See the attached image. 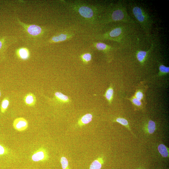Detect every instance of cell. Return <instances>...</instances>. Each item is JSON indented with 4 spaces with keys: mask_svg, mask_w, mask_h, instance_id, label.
I'll use <instances>...</instances> for the list:
<instances>
[{
    "mask_svg": "<svg viewBox=\"0 0 169 169\" xmlns=\"http://www.w3.org/2000/svg\"><path fill=\"white\" fill-rule=\"evenodd\" d=\"M48 157L46 151L44 149H40L32 155L31 158L33 161L37 162L46 160Z\"/></svg>",
    "mask_w": 169,
    "mask_h": 169,
    "instance_id": "5b68a950",
    "label": "cell"
},
{
    "mask_svg": "<svg viewBox=\"0 0 169 169\" xmlns=\"http://www.w3.org/2000/svg\"><path fill=\"white\" fill-rule=\"evenodd\" d=\"M158 150L162 156L166 157L169 155L168 151L166 146L163 144H160L158 146Z\"/></svg>",
    "mask_w": 169,
    "mask_h": 169,
    "instance_id": "5bb4252c",
    "label": "cell"
},
{
    "mask_svg": "<svg viewBox=\"0 0 169 169\" xmlns=\"http://www.w3.org/2000/svg\"><path fill=\"white\" fill-rule=\"evenodd\" d=\"M92 117L91 114H87L81 117L78 121V124L79 126H82L88 124L91 121Z\"/></svg>",
    "mask_w": 169,
    "mask_h": 169,
    "instance_id": "8fae6325",
    "label": "cell"
},
{
    "mask_svg": "<svg viewBox=\"0 0 169 169\" xmlns=\"http://www.w3.org/2000/svg\"><path fill=\"white\" fill-rule=\"evenodd\" d=\"M13 126L15 130L19 131H23L27 128L28 126V122L23 118H18L13 121Z\"/></svg>",
    "mask_w": 169,
    "mask_h": 169,
    "instance_id": "277c9868",
    "label": "cell"
},
{
    "mask_svg": "<svg viewBox=\"0 0 169 169\" xmlns=\"http://www.w3.org/2000/svg\"><path fill=\"white\" fill-rule=\"evenodd\" d=\"M116 122L126 126H128V123L127 120L125 119L118 118L116 120Z\"/></svg>",
    "mask_w": 169,
    "mask_h": 169,
    "instance_id": "cb8c5ba5",
    "label": "cell"
},
{
    "mask_svg": "<svg viewBox=\"0 0 169 169\" xmlns=\"http://www.w3.org/2000/svg\"><path fill=\"white\" fill-rule=\"evenodd\" d=\"M125 11L121 9H117L112 13L111 18L113 21H123L125 18Z\"/></svg>",
    "mask_w": 169,
    "mask_h": 169,
    "instance_id": "52a82bcc",
    "label": "cell"
},
{
    "mask_svg": "<svg viewBox=\"0 0 169 169\" xmlns=\"http://www.w3.org/2000/svg\"><path fill=\"white\" fill-rule=\"evenodd\" d=\"M131 100L133 104L136 106H140L142 105V103L141 101L137 99L135 97H132L131 99Z\"/></svg>",
    "mask_w": 169,
    "mask_h": 169,
    "instance_id": "d4e9b609",
    "label": "cell"
},
{
    "mask_svg": "<svg viewBox=\"0 0 169 169\" xmlns=\"http://www.w3.org/2000/svg\"><path fill=\"white\" fill-rule=\"evenodd\" d=\"M8 152L7 149L0 144V156L6 154Z\"/></svg>",
    "mask_w": 169,
    "mask_h": 169,
    "instance_id": "484cf974",
    "label": "cell"
},
{
    "mask_svg": "<svg viewBox=\"0 0 169 169\" xmlns=\"http://www.w3.org/2000/svg\"><path fill=\"white\" fill-rule=\"evenodd\" d=\"M143 97V94L141 91L138 90L136 92L135 97L139 100H141L142 99Z\"/></svg>",
    "mask_w": 169,
    "mask_h": 169,
    "instance_id": "4316f807",
    "label": "cell"
},
{
    "mask_svg": "<svg viewBox=\"0 0 169 169\" xmlns=\"http://www.w3.org/2000/svg\"><path fill=\"white\" fill-rule=\"evenodd\" d=\"M9 104V101L7 98H5L2 101L1 107V111L2 113H4L6 110Z\"/></svg>",
    "mask_w": 169,
    "mask_h": 169,
    "instance_id": "2e32d148",
    "label": "cell"
},
{
    "mask_svg": "<svg viewBox=\"0 0 169 169\" xmlns=\"http://www.w3.org/2000/svg\"><path fill=\"white\" fill-rule=\"evenodd\" d=\"M156 125L155 122L150 120L148 121L147 128L149 133L151 134L153 133L155 130Z\"/></svg>",
    "mask_w": 169,
    "mask_h": 169,
    "instance_id": "ac0fdd59",
    "label": "cell"
},
{
    "mask_svg": "<svg viewBox=\"0 0 169 169\" xmlns=\"http://www.w3.org/2000/svg\"><path fill=\"white\" fill-rule=\"evenodd\" d=\"M16 53L17 56L22 60H27L30 56L29 50L24 47H21L17 49Z\"/></svg>",
    "mask_w": 169,
    "mask_h": 169,
    "instance_id": "ba28073f",
    "label": "cell"
},
{
    "mask_svg": "<svg viewBox=\"0 0 169 169\" xmlns=\"http://www.w3.org/2000/svg\"><path fill=\"white\" fill-rule=\"evenodd\" d=\"M68 35L66 33H61L52 37L46 43H52L64 41L68 38Z\"/></svg>",
    "mask_w": 169,
    "mask_h": 169,
    "instance_id": "9c48e42d",
    "label": "cell"
},
{
    "mask_svg": "<svg viewBox=\"0 0 169 169\" xmlns=\"http://www.w3.org/2000/svg\"><path fill=\"white\" fill-rule=\"evenodd\" d=\"M24 102L26 105L28 106H33L35 104L36 98L35 96L32 93L26 95L24 99Z\"/></svg>",
    "mask_w": 169,
    "mask_h": 169,
    "instance_id": "30bf717a",
    "label": "cell"
},
{
    "mask_svg": "<svg viewBox=\"0 0 169 169\" xmlns=\"http://www.w3.org/2000/svg\"><path fill=\"white\" fill-rule=\"evenodd\" d=\"M114 90L112 86H110L106 90L104 96L110 104L111 102L113 97Z\"/></svg>",
    "mask_w": 169,
    "mask_h": 169,
    "instance_id": "7c38bea8",
    "label": "cell"
},
{
    "mask_svg": "<svg viewBox=\"0 0 169 169\" xmlns=\"http://www.w3.org/2000/svg\"><path fill=\"white\" fill-rule=\"evenodd\" d=\"M14 37L3 36L0 38V54H3L8 47L17 41Z\"/></svg>",
    "mask_w": 169,
    "mask_h": 169,
    "instance_id": "3957f363",
    "label": "cell"
},
{
    "mask_svg": "<svg viewBox=\"0 0 169 169\" xmlns=\"http://www.w3.org/2000/svg\"><path fill=\"white\" fill-rule=\"evenodd\" d=\"M159 70L158 76H162L169 73V67L163 65H161L159 66Z\"/></svg>",
    "mask_w": 169,
    "mask_h": 169,
    "instance_id": "ffe728a7",
    "label": "cell"
},
{
    "mask_svg": "<svg viewBox=\"0 0 169 169\" xmlns=\"http://www.w3.org/2000/svg\"><path fill=\"white\" fill-rule=\"evenodd\" d=\"M82 60L85 62H88L91 60L92 59L91 55L89 53L83 54L81 56Z\"/></svg>",
    "mask_w": 169,
    "mask_h": 169,
    "instance_id": "603a6c76",
    "label": "cell"
},
{
    "mask_svg": "<svg viewBox=\"0 0 169 169\" xmlns=\"http://www.w3.org/2000/svg\"><path fill=\"white\" fill-rule=\"evenodd\" d=\"M134 15L138 21L144 27L148 21V17L145 12L141 8L135 6L132 9Z\"/></svg>",
    "mask_w": 169,
    "mask_h": 169,
    "instance_id": "7a4b0ae2",
    "label": "cell"
},
{
    "mask_svg": "<svg viewBox=\"0 0 169 169\" xmlns=\"http://www.w3.org/2000/svg\"><path fill=\"white\" fill-rule=\"evenodd\" d=\"M54 95L56 99L59 101L64 102L67 103L69 101L68 97L60 92H56L55 93Z\"/></svg>",
    "mask_w": 169,
    "mask_h": 169,
    "instance_id": "4fadbf2b",
    "label": "cell"
},
{
    "mask_svg": "<svg viewBox=\"0 0 169 169\" xmlns=\"http://www.w3.org/2000/svg\"><path fill=\"white\" fill-rule=\"evenodd\" d=\"M147 52L143 51H138L136 54V57L138 60L141 63L143 64L145 61L147 56Z\"/></svg>",
    "mask_w": 169,
    "mask_h": 169,
    "instance_id": "9a60e30c",
    "label": "cell"
},
{
    "mask_svg": "<svg viewBox=\"0 0 169 169\" xmlns=\"http://www.w3.org/2000/svg\"><path fill=\"white\" fill-rule=\"evenodd\" d=\"M100 160V159H98L93 161L90 165V169H100L102 165Z\"/></svg>",
    "mask_w": 169,
    "mask_h": 169,
    "instance_id": "d6986e66",
    "label": "cell"
},
{
    "mask_svg": "<svg viewBox=\"0 0 169 169\" xmlns=\"http://www.w3.org/2000/svg\"><path fill=\"white\" fill-rule=\"evenodd\" d=\"M60 162L63 169H68V162L66 157H62L60 159Z\"/></svg>",
    "mask_w": 169,
    "mask_h": 169,
    "instance_id": "7402d4cb",
    "label": "cell"
},
{
    "mask_svg": "<svg viewBox=\"0 0 169 169\" xmlns=\"http://www.w3.org/2000/svg\"><path fill=\"white\" fill-rule=\"evenodd\" d=\"M17 21L22 27L23 31L26 36L30 39L35 41L41 38L45 32V29L43 27L34 24H28L16 18Z\"/></svg>",
    "mask_w": 169,
    "mask_h": 169,
    "instance_id": "6da1fadb",
    "label": "cell"
},
{
    "mask_svg": "<svg viewBox=\"0 0 169 169\" xmlns=\"http://www.w3.org/2000/svg\"><path fill=\"white\" fill-rule=\"evenodd\" d=\"M96 48L99 50L105 51L109 48V47L105 44L102 43H97L95 44Z\"/></svg>",
    "mask_w": 169,
    "mask_h": 169,
    "instance_id": "44dd1931",
    "label": "cell"
},
{
    "mask_svg": "<svg viewBox=\"0 0 169 169\" xmlns=\"http://www.w3.org/2000/svg\"><path fill=\"white\" fill-rule=\"evenodd\" d=\"M122 32V30L120 28H117L111 30L109 33V36L111 38L119 36Z\"/></svg>",
    "mask_w": 169,
    "mask_h": 169,
    "instance_id": "e0dca14e",
    "label": "cell"
},
{
    "mask_svg": "<svg viewBox=\"0 0 169 169\" xmlns=\"http://www.w3.org/2000/svg\"><path fill=\"white\" fill-rule=\"evenodd\" d=\"M1 91L0 90V97H1Z\"/></svg>",
    "mask_w": 169,
    "mask_h": 169,
    "instance_id": "83f0119b",
    "label": "cell"
},
{
    "mask_svg": "<svg viewBox=\"0 0 169 169\" xmlns=\"http://www.w3.org/2000/svg\"><path fill=\"white\" fill-rule=\"evenodd\" d=\"M78 12L82 16L88 18H92L94 14L93 9L86 6H82L78 8Z\"/></svg>",
    "mask_w": 169,
    "mask_h": 169,
    "instance_id": "8992f818",
    "label": "cell"
}]
</instances>
